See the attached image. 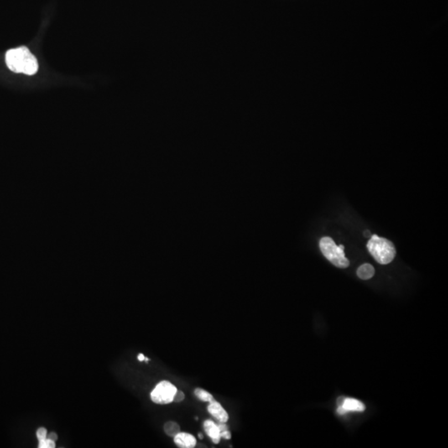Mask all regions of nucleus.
I'll return each instance as SVG.
<instances>
[{"label":"nucleus","instance_id":"f257e3e1","mask_svg":"<svg viewBox=\"0 0 448 448\" xmlns=\"http://www.w3.org/2000/svg\"><path fill=\"white\" fill-rule=\"evenodd\" d=\"M6 64L12 72L34 75L38 70V61L26 47L13 48L6 53Z\"/></svg>","mask_w":448,"mask_h":448},{"label":"nucleus","instance_id":"f03ea898","mask_svg":"<svg viewBox=\"0 0 448 448\" xmlns=\"http://www.w3.org/2000/svg\"><path fill=\"white\" fill-rule=\"evenodd\" d=\"M367 248L376 262L381 265L390 263L396 256V249L393 242L383 237L373 235L367 243Z\"/></svg>","mask_w":448,"mask_h":448},{"label":"nucleus","instance_id":"7ed1b4c3","mask_svg":"<svg viewBox=\"0 0 448 448\" xmlns=\"http://www.w3.org/2000/svg\"><path fill=\"white\" fill-rule=\"evenodd\" d=\"M320 247L326 259L335 267L347 268L350 266V261L345 257V247L343 245L337 246L331 237H322L320 241Z\"/></svg>","mask_w":448,"mask_h":448},{"label":"nucleus","instance_id":"20e7f679","mask_svg":"<svg viewBox=\"0 0 448 448\" xmlns=\"http://www.w3.org/2000/svg\"><path fill=\"white\" fill-rule=\"evenodd\" d=\"M177 388L169 381H161L150 393V398L157 404H169L173 402Z\"/></svg>","mask_w":448,"mask_h":448},{"label":"nucleus","instance_id":"39448f33","mask_svg":"<svg viewBox=\"0 0 448 448\" xmlns=\"http://www.w3.org/2000/svg\"><path fill=\"white\" fill-rule=\"evenodd\" d=\"M365 406L360 401L355 398H347L343 400L338 408L337 412L340 415H344L349 412H364Z\"/></svg>","mask_w":448,"mask_h":448},{"label":"nucleus","instance_id":"423d86ee","mask_svg":"<svg viewBox=\"0 0 448 448\" xmlns=\"http://www.w3.org/2000/svg\"><path fill=\"white\" fill-rule=\"evenodd\" d=\"M208 412L218 422H220V423H227V421H228V418H229L227 411L223 408L221 403H219L215 399L209 403V406H208Z\"/></svg>","mask_w":448,"mask_h":448},{"label":"nucleus","instance_id":"0eeeda50","mask_svg":"<svg viewBox=\"0 0 448 448\" xmlns=\"http://www.w3.org/2000/svg\"><path fill=\"white\" fill-rule=\"evenodd\" d=\"M174 442L178 448H194L197 445L196 438L190 433L180 432L174 438Z\"/></svg>","mask_w":448,"mask_h":448},{"label":"nucleus","instance_id":"6e6552de","mask_svg":"<svg viewBox=\"0 0 448 448\" xmlns=\"http://www.w3.org/2000/svg\"><path fill=\"white\" fill-rule=\"evenodd\" d=\"M204 428L207 435L209 436V438L211 439L214 444H219L220 443L221 437H220V431H219L218 424L214 423V421L207 419L204 421Z\"/></svg>","mask_w":448,"mask_h":448},{"label":"nucleus","instance_id":"1a4fd4ad","mask_svg":"<svg viewBox=\"0 0 448 448\" xmlns=\"http://www.w3.org/2000/svg\"><path fill=\"white\" fill-rule=\"evenodd\" d=\"M374 272H375V271H374V268H373L372 265L365 263V264H363L362 266H360L359 267V269L357 271V275L360 279L369 280L374 276Z\"/></svg>","mask_w":448,"mask_h":448},{"label":"nucleus","instance_id":"9d476101","mask_svg":"<svg viewBox=\"0 0 448 448\" xmlns=\"http://www.w3.org/2000/svg\"><path fill=\"white\" fill-rule=\"evenodd\" d=\"M164 433H166V435L169 436L170 438H174L178 433L181 432L179 424L174 421H169L164 423Z\"/></svg>","mask_w":448,"mask_h":448},{"label":"nucleus","instance_id":"9b49d317","mask_svg":"<svg viewBox=\"0 0 448 448\" xmlns=\"http://www.w3.org/2000/svg\"><path fill=\"white\" fill-rule=\"evenodd\" d=\"M194 395L199 398L202 402H212L214 400V396L208 391L204 390L203 388H197L194 389Z\"/></svg>","mask_w":448,"mask_h":448},{"label":"nucleus","instance_id":"f8f14e48","mask_svg":"<svg viewBox=\"0 0 448 448\" xmlns=\"http://www.w3.org/2000/svg\"><path fill=\"white\" fill-rule=\"evenodd\" d=\"M38 442V448H54L56 447V442L48 438Z\"/></svg>","mask_w":448,"mask_h":448},{"label":"nucleus","instance_id":"ddd939ff","mask_svg":"<svg viewBox=\"0 0 448 448\" xmlns=\"http://www.w3.org/2000/svg\"><path fill=\"white\" fill-rule=\"evenodd\" d=\"M36 435H37L38 441L43 440V439L47 438L48 431H47V429H46L45 428H38L37 432H36Z\"/></svg>","mask_w":448,"mask_h":448},{"label":"nucleus","instance_id":"4468645a","mask_svg":"<svg viewBox=\"0 0 448 448\" xmlns=\"http://www.w3.org/2000/svg\"><path fill=\"white\" fill-rule=\"evenodd\" d=\"M184 398H185V394H184V392L177 389L176 393L174 394L173 402H174V403H181L182 401L184 400Z\"/></svg>","mask_w":448,"mask_h":448},{"label":"nucleus","instance_id":"2eb2a0df","mask_svg":"<svg viewBox=\"0 0 448 448\" xmlns=\"http://www.w3.org/2000/svg\"><path fill=\"white\" fill-rule=\"evenodd\" d=\"M220 437H221V438L226 439V440H230L231 438H232V434L230 433L229 429H227V430L220 432Z\"/></svg>","mask_w":448,"mask_h":448},{"label":"nucleus","instance_id":"dca6fc26","mask_svg":"<svg viewBox=\"0 0 448 448\" xmlns=\"http://www.w3.org/2000/svg\"><path fill=\"white\" fill-rule=\"evenodd\" d=\"M47 438H49L51 440L56 441L58 440V434L57 433H54V432H52V433H49L47 435Z\"/></svg>","mask_w":448,"mask_h":448},{"label":"nucleus","instance_id":"f3484780","mask_svg":"<svg viewBox=\"0 0 448 448\" xmlns=\"http://www.w3.org/2000/svg\"><path fill=\"white\" fill-rule=\"evenodd\" d=\"M145 358L146 357H145V355L143 354H140L137 359H138L139 361H145Z\"/></svg>","mask_w":448,"mask_h":448},{"label":"nucleus","instance_id":"a211bd4d","mask_svg":"<svg viewBox=\"0 0 448 448\" xmlns=\"http://www.w3.org/2000/svg\"><path fill=\"white\" fill-rule=\"evenodd\" d=\"M364 235H365V237H371V236H370V232H369L368 230L367 231H365V232H364Z\"/></svg>","mask_w":448,"mask_h":448},{"label":"nucleus","instance_id":"6ab92c4d","mask_svg":"<svg viewBox=\"0 0 448 448\" xmlns=\"http://www.w3.org/2000/svg\"><path fill=\"white\" fill-rule=\"evenodd\" d=\"M199 438H200V439H203L204 437H203V434H202V433H199Z\"/></svg>","mask_w":448,"mask_h":448},{"label":"nucleus","instance_id":"aec40b11","mask_svg":"<svg viewBox=\"0 0 448 448\" xmlns=\"http://www.w3.org/2000/svg\"><path fill=\"white\" fill-rule=\"evenodd\" d=\"M195 418V420H196V421L199 420V418H198V417H195V418Z\"/></svg>","mask_w":448,"mask_h":448}]
</instances>
